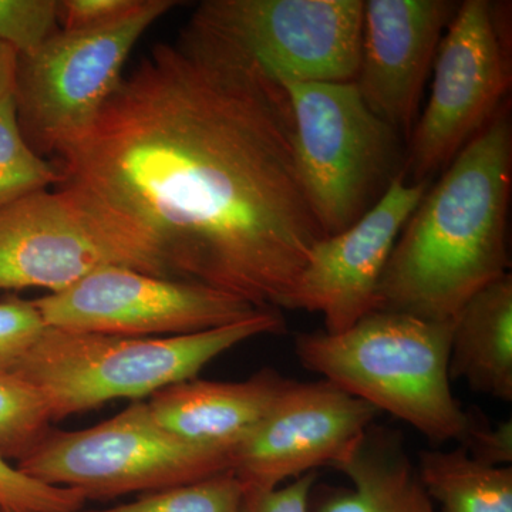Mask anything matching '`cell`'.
I'll list each match as a JSON object with an SVG mask.
<instances>
[{"label":"cell","mask_w":512,"mask_h":512,"mask_svg":"<svg viewBox=\"0 0 512 512\" xmlns=\"http://www.w3.org/2000/svg\"><path fill=\"white\" fill-rule=\"evenodd\" d=\"M72 190L167 278L281 311L325 238L281 83L188 22L158 43L57 157Z\"/></svg>","instance_id":"obj_1"},{"label":"cell","mask_w":512,"mask_h":512,"mask_svg":"<svg viewBox=\"0 0 512 512\" xmlns=\"http://www.w3.org/2000/svg\"><path fill=\"white\" fill-rule=\"evenodd\" d=\"M512 187L510 100L427 188L400 232L377 289V311L450 322L508 274Z\"/></svg>","instance_id":"obj_2"},{"label":"cell","mask_w":512,"mask_h":512,"mask_svg":"<svg viewBox=\"0 0 512 512\" xmlns=\"http://www.w3.org/2000/svg\"><path fill=\"white\" fill-rule=\"evenodd\" d=\"M454 320L375 311L340 333H301L299 363L343 392L392 414L431 443H461L474 417L451 390Z\"/></svg>","instance_id":"obj_3"},{"label":"cell","mask_w":512,"mask_h":512,"mask_svg":"<svg viewBox=\"0 0 512 512\" xmlns=\"http://www.w3.org/2000/svg\"><path fill=\"white\" fill-rule=\"evenodd\" d=\"M284 316L259 311L231 325L180 336L130 338L47 326L12 372L45 396L52 420L116 399L153 396L195 379L208 363L256 336L281 335Z\"/></svg>","instance_id":"obj_4"},{"label":"cell","mask_w":512,"mask_h":512,"mask_svg":"<svg viewBox=\"0 0 512 512\" xmlns=\"http://www.w3.org/2000/svg\"><path fill=\"white\" fill-rule=\"evenodd\" d=\"M293 120V153L326 237L359 221L403 173L400 134L376 116L353 82L282 80Z\"/></svg>","instance_id":"obj_5"},{"label":"cell","mask_w":512,"mask_h":512,"mask_svg":"<svg viewBox=\"0 0 512 512\" xmlns=\"http://www.w3.org/2000/svg\"><path fill=\"white\" fill-rule=\"evenodd\" d=\"M174 0H140L117 22L60 29L28 56H16L15 103L23 136L40 156H62L99 119L141 37Z\"/></svg>","instance_id":"obj_6"},{"label":"cell","mask_w":512,"mask_h":512,"mask_svg":"<svg viewBox=\"0 0 512 512\" xmlns=\"http://www.w3.org/2000/svg\"><path fill=\"white\" fill-rule=\"evenodd\" d=\"M18 468L86 500H110L224 473L232 468V451L178 439L154 423L147 403L134 402L89 429L50 430Z\"/></svg>","instance_id":"obj_7"},{"label":"cell","mask_w":512,"mask_h":512,"mask_svg":"<svg viewBox=\"0 0 512 512\" xmlns=\"http://www.w3.org/2000/svg\"><path fill=\"white\" fill-rule=\"evenodd\" d=\"M510 50L505 6L460 3L437 50L429 103L409 138V183L430 181L494 119L511 89Z\"/></svg>","instance_id":"obj_8"},{"label":"cell","mask_w":512,"mask_h":512,"mask_svg":"<svg viewBox=\"0 0 512 512\" xmlns=\"http://www.w3.org/2000/svg\"><path fill=\"white\" fill-rule=\"evenodd\" d=\"M363 0H207L190 23L276 82H355Z\"/></svg>","instance_id":"obj_9"},{"label":"cell","mask_w":512,"mask_h":512,"mask_svg":"<svg viewBox=\"0 0 512 512\" xmlns=\"http://www.w3.org/2000/svg\"><path fill=\"white\" fill-rule=\"evenodd\" d=\"M107 266L165 278L146 252L57 185L0 205V291L59 293Z\"/></svg>","instance_id":"obj_10"},{"label":"cell","mask_w":512,"mask_h":512,"mask_svg":"<svg viewBox=\"0 0 512 512\" xmlns=\"http://www.w3.org/2000/svg\"><path fill=\"white\" fill-rule=\"evenodd\" d=\"M33 302L49 328L130 338L191 335L259 312L220 289L127 266L101 268Z\"/></svg>","instance_id":"obj_11"},{"label":"cell","mask_w":512,"mask_h":512,"mask_svg":"<svg viewBox=\"0 0 512 512\" xmlns=\"http://www.w3.org/2000/svg\"><path fill=\"white\" fill-rule=\"evenodd\" d=\"M377 410L335 384L289 380L258 427L232 453L245 491L335 467L375 423Z\"/></svg>","instance_id":"obj_12"},{"label":"cell","mask_w":512,"mask_h":512,"mask_svg":"<svg viewBox=\"0 0 512 512\" xmlns=\"http://www.w3.org/2000/svg\"><path fill=\"white\" fill-rule=\"evenodd\" d=\"M429 187L430 181L409 183L400 173L352 227L320 239L285 309L319 313L328 333L377 311V289L394 244Z\"/></svg>","instance_id":"obj_13"},{"label":"cell","mask_w":512,"mask_h":512,"mask_svg":"<svg viewBox=\"0 0 512 512\" xmlns=\"http://www.w3.org/2000/svg\"><path fill=\"white\" fill-rule=\"evenodd\" d=\"M458 2L366 0L355 83L369 109L409 141L424 86Z\"/></svg>","instance_id":"obj_14"},{"label":"cell","mask_w":512,"mask_h":512,"mask_svg":"<svg viewBox=\"0 0 512 512\" xmlns=\"http://www.w3.org/2000/svg\"><path fill=\"white\" fill-rule=\"evenodd\" d=\"M288 382L269 369L242 382L184 380L153 394L147 407L154 423L178 439L234 453Z\"/></svg>","instance_id":"obj_15"},{"label":"cell","mask_w":512,"mask_h":512,"mask_svg":"<svg viewBox=\"0 0 512 512\" xmlns=\"http://www.w3.org/2000/svg\"><path fill=\"white\" fill-rule=\"evenodd\" d=\"M352 488L323 494L315 512H439L402 437L375 423L335 467Z\"/></svg>","instance_id":"obj_16"},{"label":"cell","mask_w":512,"mask_h":512,"mask_svg":"<svg viewBox=\"0 0 512 512\" xmlns=\"http://www.w3.org/2000/svg\"><path fill=\"white\" fill-rule=\"evenodd\" d=\"M451 382L512 402V276L510 272L468 299L454 319Z\"/></svg>","instance_id":"obj_17"},{"label":"cell","mask_w":512,"mask_h":512,"mask_svg":"<svg viewBox=\"0 0 512 512\" xmlns=\"http://www.w3.org/2000/svg\"><path fill=\"white\" fill-rule=\"evenodd\" d=\"M417 470L440 512H512L511 466H488L460 446L421 451Z\"/></svg>","instance_id":"obj_18"},{"label":"cell","mask_w":512,"mask_h":512,"mask_svg":"<svg viewBox=\"0 0 512 512\" xmlns=\"http://www.w3.org/2000/svg\"><path fill=\"white\" fill-rule=\"evenodd\" d=\"M15 66L16 53L6 47L0 59V205L62 183L57 164L37 154L23 136L15 103Z\"/></svg>","instance_id":"obj_19"},{"label":"cell","mask_w":512,"mask_h":512,"mask_svg":"<svg viewBox=\"0 0 512 512\" xmlns=\"http://www.w3.org/2000/svg\"><path fill=\"white\" fill-rule=\"evenodd\" d=\"M45 396L12 370L0 369V454L18 463L52 430Z\"/></svg>","instance_id":"obj_20"},{"label":"cell","mask_w":512,"mask_h":512,"mask_svg":"<svg viewBox=\"0 0 512 512\" xmlns=\"http://www.w3.org/2000/svg\"><path fill=\"white\" fill-rule=\"evenodd\" d=\"M244 485L228 470L194 483L151 491L131 503L80 512H242Z\"/></svg>","instance_id":"obj_21"},{"label":"cell","mask_w":512,"mask_h":512,"mask_svg":"<svg viewBox=\"0 0 512 512\" xmlns=\"http://www.w3.org/2000/svg\"><path fill=\"white\" fill-rule=\"evenodd\" d=\"M57 0H0V43L28 56L59 32Z\"/></svg>","instance_id":"obj_22"},{"label":"cell","mask_w":512,"mask_h":512,"mask_svg":"<svg viewBox=\"0 0 512 512\" xmlns=\"http://www.w3.org/2000/svg\"><path fill=\"white\" fill-rule=\"evenodd\" d=\"M86 497L73 488L42 483L0 454V507L8 512H80Z\"/></svg>","instance_id":"obj_23"},{"label":"cell","mask_w":512,"mask_h":512,"mask_svg":"<svg viewBox=\"0 0 512 512\" xmlns=\"http://www.w3.org/2000/svg\"><path fill=\"white\" fill-rule=\"evenodd\" d=\"M47 325L35 302L19 296L0 301V369L13 370L19 365Z\"/></svg>","instance_id":"obj_24"},{"label":"cell","mask_w":512,"mask_h":512,"mask_svg":"<svg viewBox=\"0 0 512 512\" xmlns=\"http://www.w3.org/2000/svg\"><path fill=\"white\" fill-rule=\"evenodd\" d=\"M140 0H63L59 16L64 30L103 28L136 9Z\"/></svg>","instance_id":"obj_25"},{"label":"cell","mask_w":512,"mask_h":512,"mask_svg":"<svg viewBox=\"0 0 512 512\" xmlns=\"http://www.w3.org/2000/svg\"><path fill=\"white\" fill-rule=\"evenodd\" d=\"M461 447L481 463L494 467H510L512 463V420L497 426L473 419Z\"/></svg>","instance_id":"obj_26"},{"label":"cell","mask_w":512,"mask_h":512,"mask_svg":"<svg viewBox=\"0 0 512 512\" xmlns=\"http://www.w3.org/2000/svg\"><path fill=\"white\" fill-rule=\"evenodd\" d=\"M315 471L295 478L285 487L268 491H245L242 512H309V501L316 484Z\"/></svg>","instance_id":"obj_27"},{"label":"cell","mask_w":512,"mask_h":512,"mask_svg":"<svg viewBox=\"0 0 512 512\" xmlns=\"http://www.w3.org/2000/svg\"><path fill=\"white\" fill-rule=\"evenodd\" d=\"M6 47L3 43H0V59H2L3 53H5Z\"/></svg>","instance_id":"obj_28"},{"label":"cell","mask_w":512,"mask_h":512,"mask_svg":"<svg viewBox=\"0 0 512 512\" xmlns=\"http://www.w3.org/2000/svg\"><path fill=\"white\" fill-rule=\"evenodd\" d=\"M0 512H8V511H5V510H3L2 507H0Z\"/></svg>","instance_id":"obj_29"}]
</instances>
